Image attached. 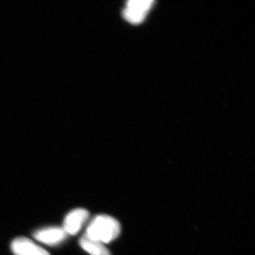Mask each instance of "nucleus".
I'll use <instances>...</instances> for the list:
<instances>
[{"label":"nucleus","mask_w":255,"mask_h":255,"mask_svg":"<svg viewBox=\"0 0 255 255\" xmlns=\"http://www.w3.org/2000/svg\"><path fill=\"white\" fill-rule=\"evenodd\" d=\"M154 3L152 0H130L123 10V17L130 23L138 24L144 21Z\"/></svg>","instance_id":"nucleus-2"},{"label":"nucleus","mask_w":255,"mask_h":255,"mask_svg":"<svg viewBox=\"0 0 255 255\" xmlns=\"http://www.w3.org/2000/svg\"><path fill=\"white\" fill-rule=\"evenodd\" d=\"M89 217V213L87 210L83 208L73 210L66 215L62 228L68 236H75L82 229Z\"/></svg>","instance_id":"nucleus-3"},{"label":"nucleus","mask_w":255,"mask_h":255,"mask_svg":"<svg viewBox=\"0 0 255 255\" xmlns=\"http://www.w3.org/2000/svg\"><path fill=\"white\" fill-rule=\"evenodd\" d=\"M11 249L15 255H50L46 250L26 237L15 239Z\"/></svg>","instance_id":"nucleus-5"},{"label":"nucleus","mask_w":255,"mask_h":255,"mask_svg":"<svg viewBox=\"0 0 255 255\" xmlns=\"http://www.w3.org/2000/svg\"><path fill=\"white\" fill-rule=\"evenodd\" d=\"M80 245L81 248L90 255H111L104 244L91 240L85 236L80 239Z\"/></svg>","instance_id":"nucleus-6"},{"label":"nucleus","mask_w":255,"mask_h":255,"mask_svg":"<svg viewBox=\"0 0 255 255\" xmlns=\"http://www.w3.org/2000/svg\"><path fill=\"white\" fill-rule=\"evenodd\" d=\"M33 236L36 241L41 243L48 246H56L62 243L68 235L62 227H51L36 231Z\"/></svg>","instance_id":"nucleus-4"},{"label":"nucleus","mask_w":255,"mask_h":255,"mask_svg":"<svg viewBox=\"0 0 255 255\" xmlns=\"http://www.w3.org/2000/svg\"><path fill=\"white\" fill-rule=\"evenodd\" d=\"M120 233L121 226L118 220L107 215H99L89 223L85 236L105 245L118 238Z\"/></svg>","instance_id":"nucleus-1"}]
</instances>
